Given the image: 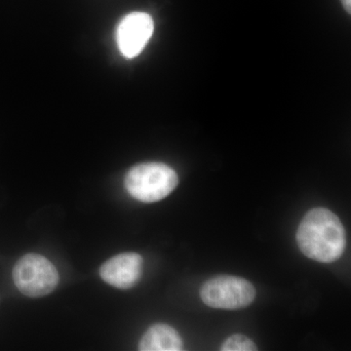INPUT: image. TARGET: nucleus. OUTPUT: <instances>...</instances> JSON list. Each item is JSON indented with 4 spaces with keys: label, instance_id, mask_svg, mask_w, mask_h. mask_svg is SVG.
Wrapping results in <instances>:
<instances>
[{
    "label": "nucleus",
    "instance_id": "obj_1",
    "mask_svg": "<svg viewBox=\"0 0 351 351\" xmlns=\"http://www.w3.org/2000/svg\"><path fill=\"white\" fill-rule=\"evenodd\" d=\"M297 243L307 258L332 263L346 250V230L339 217L329 209L314 208L307 212L298 228Z\"/></svg>",
    "mask_w": 351,
    "mask_h": 351
},
{
    "label": "nucleus",
    "instance_id": "obj_2",
    "mask_svg": "<svg viewBox=\"0 0 351 351\" xmlns=\"http://www.w3.org/2000/svg\"><path fill=\"white\" fill-rule=\"evenodd\" d=\"M179 184L176 171L164 163L149 162L134 166L126 174L127 193L141 202H157L167 197Z\"/></svg>",
    "mask_w": 351,
    "mask_h": 351
},
{
    "label": "nucleus",
    "instance_id": "obj_3",
    "mask_svg": "<svg viewBox=\"0 0 351 351\" xmlns=\"http://www.w3.org/2000/svg\"><path fill=\"white\" fill-rule=\"evenodd\" d=\"M13 280L23 295L40 298L51 294L59 284L55 265L38 254H27L16 263Z\"/></svg>",
    "mask_w": 351,
    "mask_h": 351
},
{
    "label": "nucleus",
    "instance_id": "obj_4",
    "mask_svg": "<svg viewBox=\"0 0 351 351\" xmlns=\"http://www.w3.org/2000/svg\"><path fill=\"white\" fill-rule=\"evenodd\" d=\"M200 298L212 308L234 311L250 306L256 298V289L241 277L218 276L203 284Z\"/></svg>",
    "mask_w": 351,
    "mask_h": 351
},
{
    "label": "nucleus",
    "instance_id": "obj_5",
    "mask_svg": "<svg viewBox=\"0 0 351 351\" xmlns=\"http://www.w3.org/2000/svg\"><path fill=\"white\" fill-rule=\"evenodd\" d=\"M152 16L145 12H132L122 18L117 29V43L120 53L127 59L138 56L154 34Z\"/></svg>",
    "mask_w": 351,
    "mask_h": 351
},
{
    "label": "nucleus",
    "instance_id": "obj_6",
    "mask_svg": "<svg viewBox=\"0 0 351 351\" xmlns=\"http://www.w3.org/2000/svg\"><path fill=\"white\" fill-rule=\"evenodd\" d=\"M144 261L137 253H122L101 265V278L113 287L127 290L134 287L143 274Z\"/></svg>",
    "mask_w": 351,
    "mask_h": 351
},
{
    "label": "nucleus",
    "instance_id": "obj_7",
    "mask_svg": "<svg viewBox=\"0 0 351 351\" xmlns=\"http://www.w3.org/2000/svg\"><path fill=\"white\" fill-rule=\"evenodd\" d=\"M184 343L179 332L167 324L152 325L138 343L141 351H181Z\"/></svg>",
    "mask_w": 351,
    "mask_h": 351
},
{
    "label": "nucleus",
    "instance_id": "obj_8",
    "mask_svg": "<svg viewBox=\"0 0 351 351\" xmlns=\"http://www.w3.org/2000/svg\"><path fill=\"white\" fill-rule=\"evenodd\" d=\"M223 351H256L257 346L248 337L241 334H235L223 341L221 346Z\"/></svg>",
    "mask_w": 351,
    "mask_h": 351
},
{
    "label": "nucleus",
    "instance_id": "obj_9",
    "mask_svg": "<svg viewBox=\"0 0 351 351\" xmlns=\"http://www.w3.org/2000/svg\"><path fill=\"white\" fill-rule=\"evenodd\" d=\"M343 6L345 7L346 12L351 13V0H341Z\"/></svg>",
    "mask_w": 351,
    "mask_h": 351
}]
</instances>
